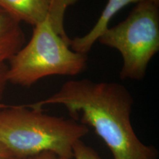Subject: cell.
<instances>
[{
  "mask_svg": "<svg viewBox=\"0 0 159 159\" xmlns=\"http://www.w3.org/2000/svg\"><path fill=\"white\" fill-rule=\"evenodd\" d=\"M73 159H102L94 149L79 140L72 149Z\"/></svg>",
  "mask_w": 159,
  "mask_h": 159,
  "instance_id": "cell-8",
  "label": "cell"
},
{
  "mask_svg": "<svg viewBox=\"0 0 159 159\" xmlns=\"http://www.w3.org/2000/svg\"><path fill=\"white\" fill-rule=\"evenodd\" d=\"M7 63H0V108L2 106V101L4 94L8 83L7 77Z\"/></svg>",
  "mask_w": 159,
  "mask_h": 159,
  "instance_id": "cell-9",
  "label": "cell"
},
{
  "mask_svg": "<svg viewBox=\"0 0 159 159\" xmlns=\"http://www.w3.org/2000/svg\"><path fill=\"white\" fill-rule=\"evenodd\" d=\"M65 107L71 118L94 128L106 144L114 159H157V151L144 144L134 131L130 116L134 98L123 85L94 82L89 79L69 80L51 96L30 104Z\"/></svg>",
  "mask_w": 159,
  "mask_h": 159,
  "instance_id": "cell-1",
  "label": "cell"
},
{
  "mask_svg": "<svg viewBox=\"0 0 159 159\" xmlns=\"http://www.w3.org/2000/svg\"><path fill=\"white\" fill-rule=\"evenodd\" d=\"M21 23L0 7V63H7L25 45Z\"/></svg>",
  "mask_w": 159,
  "mask_h": 159,
  "instance_id": "cell-7",
  "label": "cell"
},
{
  "mask_svg": "<svg viewBox=\"0 0 159 159\" xmlns=\"http://www.w3.org/2000/svg\"><path fill=\"white\" fill-rule=\"evenodd\" d=\"M97 41L122 55L120 78L141 80L159 51V5L137 3L124 21L105 29Z\"/></svg>",
  "mask_w": 159,
  "mask_h": 159,
  "instance_id": "cell-4",
  "label": "cell"
},
{
  "mask_svg": "<svg viewBox=\"0 0 159 159\" xmlns=\"http://www.w3.org/2000/svg\"><path fill=\"white\" fill-rule=\"evenodd\" d=\"M0 159H16L7 148L0 143Z\"/></svg>",
  "mask_w": 159,
  "mask_h": 159,
  "instance_id": "cell-11",
  "label": "cell"
},
{
  "mask_svg": "<svg viewBox=\"0 0 159 159\" xmlns=\"http://www.w3.org/2000/svg\"><path fill=\"white\" fill-rule=\"evenodd\" d=\"M87 55L73 51L49 20L35 26L32 37L8 61V83L30 87L49 76H76L86 69Z\"/></svg>",
  "mask_w": 159,
  "mask_h": 159,
  "instance_id": "cell-3",
  "label": "cell"
},
{
  "mask_svg": "<svg viewBox=\"0 0 159 159\" xmlns=\"http://www.w3.org/2000/svg\"><path fill=\"white\" fill-rule=\"evenodd\" d=\"M88 133L77 120L47 114L30 104L0 108V143L16 159L43 152L73 158V146Z\"/></svg>",
  "mask_w": 159,
  "mask_h": 159,
  "instance_id": "cell-2",
  "label": "cell"
},
{
  "mask_svg": "<svg viewBox=\"0 0 159 159\" xmlns=\"http://www.w3.org/2000/svg\"><path fill=\"white\" fill-rule=\"evenodd\" d=\"M28 159H73V158H66V157H63L59 156L56 153H54L52 152H43L41 153H39L36 155V156L31 157Z\"/></svg>",
  "mask_w": 159,
  "mask_h": 159,
  "instance_id": "cell-10",
  "label": "cell"
},
{
  "mask_svg": "<svg viewBox=\"0 0 159 159\" xmlns=\"http://www.w3.org/2000/svg\"><path fill=\"white\" fill-rule=\"evenodd\" d=\"M150 1L159 5V0H108L100 16L89 33L80 37L71 39L70 47L73 51L87 55L99 37L109 27V22L115 15L130 4Z\"/></svg>",
  "mask_w": 159,
  "mask_h": 159,
  "instance_id": "cell-6",
  "label": "cell"
},
{
  "mask_svg": "<svg viewBox=\"0 0 159 159\" xmlns=\"http://www.w3.org/2000/svg\"><path fill=\"white\" fill-rule=\"evenodd\" d=\"M77 0H62L63 5H64L66 7H68L69 6L74 5V4L76 2Z\"/></svg>",
  "mask_w": 159,
  "mask_h": 159,
  "instance_id": "cell-12",
  "label": "cell"
},
{
  "mask_svg": "<svg viewBox=\"0 0 159 159\" xmlns=\"http://www.w3.org/2000/svg\"><path fill=\"white\" fill-rule=\"evenodd\" d=\"M0 7L20 23L33 27L49 20L63 39L71 41L64 28L66 7L62 0H0Z\"/></svg>",
  "mask_w": 159,
  "mask_h": 159,
  "instance_id": "cell-5",
  "label": "cell"
}]
</instances>
